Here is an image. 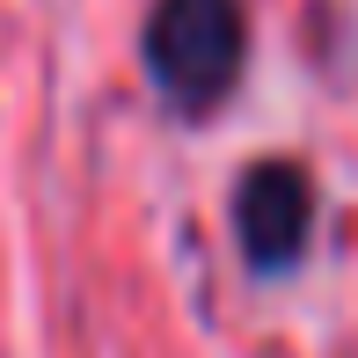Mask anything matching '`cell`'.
<instances>
[{
    "label": "cell",
    "mask_w": 358,
    "mask_h": 358,
    "mask_svg": "<svg viewBox=\"0 0 358 358\" xmlns=\"http://www.w3.org/2000/svg\"><path fill=\"white\" fill-rule=\"evenodd\" d=\"M139 52H146V73H154L161 103L183 110V117H205L241 80L249 8H241V0H154Z\"/></svg>",
    "instance_id": "1"
},
{
    "label": "cell",
    "mask_w": 358,
    "mask_h": 358,
    "mask_svg": "<svg viewBox=\"0 0 358 358\" xmlns=\"http://www.w3.org/2000/svg\"><path fill=\"white\" fill-rule=\"evenodd\" d=\"M307 234H315V176L285 154H264L241 169L234 183V241L249 256V271H292L307 256Z\"/></svg>",
    "instance_id": "2"
}]
</instances>
